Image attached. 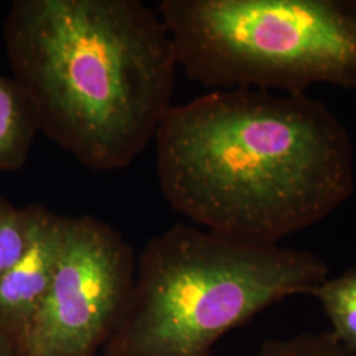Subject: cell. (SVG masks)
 I'll return each instance as SVG.
<instances>
[{
    "instance_id": "cell-3",
    "label": "cell",
    "mask_w": 356,
    "mask_h": 356,
    "mask_svg": "<svg viewBox=\"0 0 356 356\" xmlns=\"http://www.w3.org/2000/svg\"><path fill=\"white\" fill-rule=\"evenodd\" d=\"M327 277V263L312 251L177 223L136 259L134 288L104 355L210 356L225 334Z\"/></svg>"
},
{
    "instance_id": "cell-1",
    "label": "cell",
    "mask_w": 356,
    "mask_h": 356,
    "mask_svg": "<svg viewBox=\"0 0 356 356\" xmlns=\"http://www.w3.org/2000/svg\"><path fill=\"white\" fill-rule=\"evenodd\" d=\"M154 143L169 206L243 242L280 244L332 214L355 189L347 128L307 94L209 91L173 104Z\"/></svg>"
},
{
    "instance_id": "cell-7",
    "label": "cell",
    "mask_w": 356,
    "mask_h": 356,
    "mask_svg": "<svg viewBox=\"0 0 356 356\" xmlns=\"http://www.w3.org/2000/svg\"><path fill=\"white\" fill-rule=\"evenodd\" d=\"M40 129L36 108L24 88L0 74V172L26 165Z\"/></svg>"
},
{
    "instance_id": "cell-2",
    "label": "cell",
    "mask_w": 356,
    "mask_h": 356,
    "mask_svg": "<svg viewBox=\"0 0 356 356\" xmlns=\"http://www.w3.org/2000/svg\"><path fill=\"white\" fill-rule=\"evenodd\" d=\"M3 35L41 132L78 163L120 170L154 141L178 70L157 10L140 0H17Z\"/></svg>"
},
{
    "instance_id": "cell-4",
    "label": "cell",
    "mask_w": 356,
    "mask_h": 356,
    "mask_svg": "<svg viewBox=\"0 0 356 356\" xmlns=\"http://www.w3.org/2000/svg\"><path fill=\"white\" fill-rule=\"evenodd\" d=\"M178 69L214 90L356 92V0H163Z\"/></svg>"
},
{
    "instance_id": "cell-8",
    "label": "cell",
    "mask_w": 356,
    "mask_h": 356,
    "mask_svg": "<svg viewBox=\"0 0 356 356\" xmlns=\"http://www.w3.org/2000/svg\"><path fill=\"white\" fill-rule=\"evenodd\" d=\"M329 319L331 335L356 355V264L327 277L310 293Z\"/></svg>"
},
{
    "instance_id": "cell-11",
    "label": "cell",
    "mask_w": 356,
    "mask_h": 356,
    "mask_svg": "<svg viewBox=\"0 0 356 356\" xmlns=\"http://www.w3.org/2000/svg\"><path fill=\"white\" fill-rule=\"evenodd\" d=\"M0 356H22L19 343L11 335H8L1 329H0Z\"/></svg>"
},
{
    "instance_id": "cell-9",
    "label": "cell",
    "mask_w": 356,
    "mask_h": 356,
    "mask_svg": "<svg viewBox=\"0 0 356 356\" xmlns=\"http://www.w3.org/2000/svg\"><path fill=\"white\" fill-rule=\"evenodd\" d=\"M31 209H17L0 198V276L13 267L29 241Z\"/></svg>"
},
{
    "instance_id": "cell-6",
    "label": "cell",
    "mask_w": 356,
    "mask_h": 356,
    "mask_svg": "<svg viewBox=\"0 0 356 356\" xmlns=\"http://www.w3.org/2000/svg\"><path fill=\"white\" fill-rule=\"evenodd\" d=\"M29 209L31 232L26 250L0 276V329L17 343L51 286L66 226V216L41 204H31Z\"/></svg>"
},
{
    "instance_id": "cell-5",
    "label": "cell",
    "mask_w": 356,
    "mask_h": 356,
    "mask_svg": "<svg viewBox=\"0 0 356 356\" xmlns=\"http://www.w3.org/2000/svg\"><path fill=\"white\" fill-rule=\"evenodd\" d=\"M136 257L110 225L66 216L51 286L20 339L22 356H94L132 292Z\"/></svg>"
},
{
    "instance_id": "cell-10",
    "label": "cell",
    "mask_w": 356,
    "mask_h": 356,
    "mask_svg": "<svg viewBox=\"0 0 356 356\" xmlns=\"http://www.w3.org/2000/svg\"><path fill=\"white\" fill-rule=\"evenodd\" d=\"M254 356H356L329 332H305L261 344Z\"/></svg>"
}]
</instances>
